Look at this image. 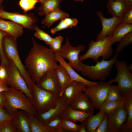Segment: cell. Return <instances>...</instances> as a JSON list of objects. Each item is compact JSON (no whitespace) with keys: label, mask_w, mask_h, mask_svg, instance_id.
Masks as SVG:
<instances>
[{"label":"cell","mask_w":132,"mask_h":132,"mask_svg":"<svg viewBox=\"0 0 132 132\" xmlns=\"http://www.w3.org/2000/svg\"><path fill=\"white\" fill-rule=\"evenodd\" d=\"M33 45L25 61V66L33 80L37 84L48 71L58 66L55 53L39 44L32 38Z\"/></svg>","instance_id":"cell-1"},{"label":"cell","mask_w":132,"mask_h":132,"mask_svg":"<svg viewBox=\"0 0 132 132\" xmlns=\"http://www.w3.org/2000/svg\"><path fill=\"white\" fill-rule=\"evenodd\" d=\"M17 39L7 34L3 41V48L8 60L11 62L17 68L32 92L35 83L32 80L25 66L22 63L18 53Z\"/></svg>","instance_id":"cell-2"},{"label":"cell","mask_w":132,"mask_h":132,"mask_svg":"<svg viewBox=\"0 0 132 132\" xmlns=\"http://www.w3.org/2000/svg\"><path fill=\"white\" fill-rule=\"evenodd\" d=\"M10 88V90L3 92L6 105L4 108L12 114L17 110H22L37 117L38 114L30 99L23 92Z\"/></svg>","instance_id":"cell-3"},{"label":"cell","mask_w":132,"mask_h":132,"mask_svg":"<svg viewBox=\"0 0 132 132\" xmlns=\"http://www.w3.org/2000/svg\"><path fill=\"white\" fill-rule=\"evenodd\" d=\"M118 54L109 60L102 59L94 66L89 65L80 61L81 72L83 76L93 80L104 81L109 76L116 60Z\"/></svg>","instance_id":"cell-4"},{"label":"cell","mask_w":132,"mask_h":132,"mask_svg":"<svg viewBox=\"0 0 132 132\" xmlns=\"http://www.w3.org/2000/svg\"><path fill=\"white\" fill-rule=\"evenodd\" d=\"M111 38V35L98 41H91L86 53L84 55H79V61L82 62L90 58L96 63L99 61L100 57L108 60L113 53Z\"/></svg>","instance_id":"cell-5"},{"label":"cell","mask_w":132,"mask_h":132,"mask_svg":"<svg viewBox=\"0 0 132 132\" xmlns=\"http://www.w3.org/2000/svg\"><path fill=\"white\" fill-rule=\"evenodd\" d=\"M32 93L33 105L38 114L44 112L55 106L61 98L59 94L41 89L36 83Z\"/></svg>","instance_id":"cell-6"},{"label":"cell","mask_w":132,"mask_h":132,"mask_svg":"<svg viewBox=\"0 0 132 132\" xmlns=\"http://www.w3.org/2000/svg\"><path fill=\"white\" fill-rule=\"evenodd\" d=\"M114 66L117 69V75L114 78L110 80L112 84L117 82L121 95L126 97L132 93V74L128 69L124 60L115 61Z\"/></svg>","instance_id":"cell-7"},{"label":"cell","mask_w":132,"mask_h":132,"mask_svg":"<svg viewBox=\"0 0 132 132\" xmlns=\"http://www.w3.org/2000/svg\"><path fill=\"white\" fill-rule=\"evenodd\" d=\"M110 80L100 81L97 84L87 86L83 92L88 97L94 109H100L105 101L110 85Z\"/></svg>","instance_id":"cell-8"},{"label":"cell","mask_w":132,"mask_h":132,"mask_svg":"<svg viewBox=\"0 0 132 132\" xmlns=\"http://www.w3.org/2000/svg\"><path fill=\"white\" fill-rule=\"evenodd\" d=\"M8 61L7 64L6 65L8 77L5 83L10 87L24 93L33 104L32 92L28 88L17 68L11 62Z\"/></svg>","instance_id":"cell-9"},{"label":"cell","mask_w":132,"mask_h":132,"mask_svg":"<svg viewBox=\"0 0 132 132\" xmlns=\"http://www.w3.org/2000/svg\"><path fill=\"white\" fill-rule=\"evenodd\" d=\"M0 18L11 21L28 30H33L38 21L37 17L34 13L27 14L5 11L3 6L0 7Z\"/></svg>","instance_id":"cell-10"},{"label":"cell","mask_w":132,"mask_h":132,"mask_svg":"<svg viewBox=\"0 0 132 132\" xmlns=\"http://www.w3.org/2000/svg\"><path fill=\"white\" fill-rule=\"evenodd\" d=\"M85 46L79 44L74 47L70 44L68 37L66 39L64 45H62L57 53L63 58L67 59L69 61L68 63L73 69L81 72L80 66V61L79 60V54L85 49Z\"/></svg>","instance_id":"cell-11"},{"label":"cell","mask_w":132,"mask_h":132,"mask_svg":"<svg viewBox=\"0 0 132 132\" xmlns=\"http://www.w3.org/2000/svg\"><path fill=\"white\" fill-rule=\"evenodd\" d=\"M107 114L108 117V132H121L127 118V113L123 104L115 110Z\"/></svg>","instance_id":"cell-12"},{"label":"cell","mask_w":132,"mask_h":132,"mask_svg":"<svg viewBox=\"0 0 132 132\" xmlns=\"http://www.w3.org/2000/svg\"><path fill=\"white\" fill-rule=\"evenodd\" d=\"M36 84L41 89L59 95V85L55 69L47 71Z\"/></svg>","instance_id":"cell-13"},{"label":"cell","mask_w":132,"mask_h":132,"mask_svg":"<svg viewBox=\"0 0 132 132\" xmlns=\"http://www.w3.org/2000/svg\"><path fill=\"white\" fill-rule=\"evenodd\" d=\"M96 14L100 20L102 26L101 31L97 36L96 41L99 40L111 35L116 27L121 23V18L112 17L106 18L100 11H97Z\"/></svg>","instance_id":"cell-14"},{"label":"cell","mask_w":132,"mask_h":132,"mask_svg":"<svg viewBox=\"0 0 132 132\" xmlns=\"http://www.w3.org/2000/svg\"><path fill=\"white\" fill-rule=\"evenodd\" d=\"M69 106L67 102L61 97L59 101L55 106L43 113L38 114L39 120L45 124L58 116Z\"/></svg>","instance_id":"cell-15"},{"label":"cell","mask_w":132,"mask_h":132,"mask_svg":"<svg viewBox=\"0 0 132 132\" xmlns=\"http://www.w3.org/2000/svg\"><path fill=\"white\" fill-rule=\"evenodd\" d=\"M87 86L79 82L71 81L66 88L61 97L65 99L69 105Z\"/></svg>","instance_id":"cell-16"},{"label":"cell","mask_w":132,"mask_h":132,"mask_svg":"<svg viewBox=\"0 0 132 132\" xmlns=\"http://www.w3.org/2000/svg\"><path fill=\"white\" fill-rule=\"evenodd\" d=\"M72 109L93 114L95 109L86 94L81 92L69 105Z\"/></svg>","instance_id":"cell-17"},{"label":"cell","mask_w":132,"mask_h":132,"mask_svg":"<svg viewBox=\"0 0 132 132\" xmlns=\"http://www.w3.org/2000/svg\"><path fill=\"white\" fill-rule=\"evenodd\" d=\"M12 123L17 132H31L27 113L19 110L14 112Z\"/></svg>","instance_id":"cell-18"},{"label":"cell","mask_w":132,"mask_h":132,"mask_svg":"<svg viewBox=\"0 0 132 132\" xmlns=\"http://www.w3.org/2000/svg\"><path fill=\"white\" fill-rule=\"evenodd\" d=\"M55 58L59 64L65 68L70 76L72 81H75L82 82L87 86L96 84L97 82L92 81L88 80L78 74L75 71L68 63L66 62L64 59L57 52L55 53Z\"/></svg>","instance_id":"cell-19"},{"label":"cell","mask_w":132,"mask_h":132,"mask_svg":"<svg viewBox=\"0 0 132 132\" xmlns=\"http://www.w3.org/2000/svg\"><path fill=\"white\" fill-rule=\"evenodd\" d=\"M0 30L17 39L23 33V28L10 21H6L0 18Z\"/></svg>","instance_id":"cell-20"},{"label":"cell","mask_w":132,"mask_h":132,"mask_svg":"<svg viewBox=\"0 0 132 132\" xmlns=\"http://www.w3.org/2000/svg\"><path fill=\"white\" fill-rule=\"evenodd\" d=\"M93 114L72 109L69 106L60 115L62 119H65L76 123L82 122Z\"/></svg>","instance_id":"cell-21"},{"label":"cell","mask_w":132,"mask_h":132,"mask_svg":"<svg viewBox=\"0 0 132 132\" xmlns=\"http://www.w3.org/2000/svg\"><path fill=\"white\" fill-rule=\"evenodd\" d=\"M129 7L123 0H109L106 5L108 11L112 17L120 18Z\"/></svg>","instance_id":"cell-22"},{"label":"cell","mask_w":132,"mask_h":132,"mask_svg":"<svg viewBox=\"0 0 132 132\" xmlns=\"http://www.w3.org/2000/svg\"><path fill=\"white\" fill-rule=\"evenodd\" d=\"M132 32V24L121 23L115 28L111 35V44L119 42L125 36Z\"/></svg>","instance_id":"cell-23"},{"label":"cell","mask_w":132,"mask_h":132,"mask_svg":"<svg viewBox=\"0 0 132 132\" xmlns=\"http://www.w3.org/2000/svg\"><path fill=\"white\" fill-rule=\"evenodd\" d=\"M62 0H39L40 5L38 9L40 16H45L50 12L59 8Z\"/></svg>","instance_id":"cell-24"},{"label":"cell","mask_w":132,"mask_h":132,"mask_svg":"<svg viewBox=\"0 0 132 132\" xmlns=\"http://www.w3.org/2000/svg\"><path fill=\"white\" fill-rule=\"evenodd\" d=\"M123 105L127 114L126 122L122 127L121 132H132V93L126 96Z\"/></svg>","instance_id":"cell-25"},{"label":"cell","mask_w":132,"mask_h":132,"mask_svg":"<svg viewBox=\"0 0 132 132\" xmlns=\"http://www.w3.org/2000/svg\"><path fill=\"white\" fill-rule=\"evenodd\" d=\"M55 69L59 85V95L61 97L64 90L72 80L66 70L60 64Z\"/></svg>","instance_id":"cell-26"},{"label":"cell","mask_w":132,"mask_h":132,"mask_svg":"<svg viewBox=\"0 0 132 132\" xmlns=\"http://www.w3.org/2000/svg\"><path fill=\"white\" fill-rule=\"evenodd\" d=\"M41 22V23L48 27H50L55 22L68 17L69 14L60 8L53 11L45 16Z\"/></svg>","instance_id":"cell-27"},{"label":"cell","mask_w":132,"mask_h":132,"mask_svg":"<svg viewBox=\"0 0 132 132\" xmlns=\"http://www.w3.org/2000/svg\"><path fill=\"white\" fill-rule=\"evenodd\" d=\"M99 110L97 113L91 115L85 120L87 132H94L103 120L106 114Z\"/></svg>","instance_id":"cell-28"},{"label":"cell","mask_w":132,"mask_h":132,"mask_svg":"<svg viewBox=\"0 0 132 132\" xmlns=\"http://www.w3.org/2000/svg\"><path fill=\"white\" fill-rule=\"evenodd\" d=\"M27 114L31 132H55L39 121L36 116Z\"/></svg>","instance_id":"cell-29"},{"label":"cell","mask_w":132,"mask_h":132,"mask_svg":"<svg viewBox=\"0 0 132 132\" xmlns=\"http://www.w3.org/2000/svg\"><path fill=\"white\" fill-rule=\"evenodd\" d=\"M78 23L77 19L66 17L61 20L56 26L51 29L50 32L52 34H55L60 31L68 28H72L76 26Z\"/></svg>","instance_id":"cell-30"},{"label":"cell","mask_w":132,"mask_h":132,"mask_svg":"<svg viewBox=\"0 0 132 132\" xmlns=\"http://www.w3.org/2000/svg\"><path fill=\"white\" fill-rule=\"evenodd\" d=\"M125 97L121 95L117 85H111L104 102L115 100H124Z\"/></svg>","instance_id":"cell-31"},{"label":"cell","mask_w":132,"mask_h":132,"mask_svg":"<svg viewBox=\"0 0 132 132\" xmlns=\"http://www.w3.org/2000/svg\"><path fill=\"white\" fill-rule=\"evenodd\" d=\"M124 100L104 102L100 109L102 110L105 114H108L115 110L122 105L123 103Z\"/></svg>","instance_id":"cell-32"},{"label":"cell","mask_w":132,"mask_h":132,"mask_svg":"<svg viewBox=\"0 0 132 132\" xmlns=\"http://www.w3.org/2000/svg\"><path fill=\"white\" fill-rule=\"evenodd\" d=\"M35 31L34 36L38 39L44 41L45 44L49 45L53 39L48 34L40 29L37 26L35 25L34 28Z\"/></svg>","instance_id":"cell-33"},{"label":"cell","mask_w":132,"mask_h":132,"mask_svg":"<svg viewBox=\"0 0 132 132\" xmlns=\"http://www.w3.org/2000/svg\"><path fill=\"white\" fill-rule=\"evenodd\" d=\"M39 0H19L18 5L23 12L26 13L35 9Z\"/></svg>","instance_id":"cell-34"},{"label":"cell","mask_w":132,"mask_h":132,"mask_svg":"<svg viewBox=\"0 0 132 132\" xmlns=\"http://www.w3.org/2000/svg\"><path fill=\"white\" fill-rule=\"evenodd\" d=\"M14 116L3 107H0V127L11 122Z\"/></svg>","instance_id":"cell-35"},{"label":"cell","mask_w":132,"mask_h":132,"mask_svg":"<svg viewBox=\"0 0 132 132\" xmlns=\"http://www.w3.org/2000/svg\"><path fill=\"white\" fill-rule=\"evenodd\" d=\"M115 50L116 53L118 54L132 42V32L128 34L119 42Z\"/></svg>","instance_id":"cell-36"},{"label":"cell","mask_w":132,"mask_h":132,"mask_svg":"<svg viewBox=\"0 0 132 132\" xmlns=\"http://www.w3.org/2000/svg\"><path fill=\"white\" fill-rule=\"evenodd\" d=\"M62 119L58 116L45 123L48 127L54 130L55 132H64L62 127Z\"/></svg>","instance_id":"cell-37"},{"label":"cell","mask_w":132,"mask_h":132,"mask_svg":"<svg viewBox=\"0 0 132 132\" xmlns=\"http://www.w3.org/2000/svg\"><path fill=\"white\" fill-rule=\"evenodd\" d=\"M62 128L64 132L69 131L71 132H78L79 125L71 121L65 119H62Z\"/></svg>","instance_id":"cell-38"},{"label":"cell","mask_w":132,"mask_h":132,"mask_svg":"<svg viewBox=\"0 0 132 132\" xmlns=\"http://www.w3.org/2000/svg\"><path fill=\"white\" fill-rule=\"evenodd\" d=\"M63 41V37L58 36L53 38L52 42L49 45L50 48L55 53L58 52L62 46V44Z\"/></svg>","instance_id":"cell-39"},{"label":"cell","mask_w":132,"mask_h":132,"mask_svg":"<svg viewBox=\"0 0 132 132\" xmlns=\"http://www.w3.org/2000/svg\"><path fill=\"white\" fill-rule=\"evenodd\" d=\"M121 23L132 24V7H129L121 18Z\"/></svg>","instance_id":"cell-40"},{"label":"cell","mask_w":132,"mask_h":132,"mask_svg":"<svg viewBox=\"0 0 132 132\" xmlns=\"http://www.w3.org/2000/svg\"><path fill=\"white\" fill-rule=\"evenodd\" d=\"M7 33L0 30V60L1 62L4 63L6 65L8 61L4 55L3 48V41L5 36Z\"/></svg>","instance_id":"cell-41"},{"label":"cell","mask_w":132,"mask_h":132,"mask_svg":"<svg viewBox=\"0 0 132 132\" xmlns=\"http://www.w3.org/2000/svg\"><path fill=\"white\" fill-rule=\"evenodd\" d=\"M94 132H108V117L107 114H105L103 120Z\"/></svg>","instance_id":"cell-42"},{"label":"cell","mask_w":132,"mask_h":132,"mask_svg":"<svg viewBox=\"0 0 132 132\" xmlns=\"http://www.w3.org/2000/svg\"><path fill=\"white\" fill-rule=\"evenodd\" d=\"M7 77L6 66L4 63L1 62L0 65V81L5 83Z\"/></svg>","instance_id":"cell-43"},{"label":"cell","mask_w":132,"mask_h":132,"mask_svg":"<svg viewBox=\"0 0 132 132\" xmlns=\"http://www.w3.org/2000/svg\"><path fill=\"white\" fill-rule=\"evenodd\" d=\"M0 132H17L13 126L12 121L1 127Z\"/></svg>","instance_id":"cell-44"},{"label":"cell","mask_w":132,"mask_h":132,"mask_svg":"<svg viewBox=\"0 0 132 132\" xmlns=\"http://www.w3.org/2000/svg\"><path fill=\"white\" fill-rule=\"evenodd\" d=\"M6 105V100L3 92H0V106L5 108Z\"/></svg>","instance_id":"cell-45"},{"label":"cell","mask_w":132,"mask_h":132,"mask_svg":"<svg viewBox=\"0 0 132 132\" xmlns=\"http://www.w3.org/2000/svg\"><path fill=\"white\" fill-rule=\"evenodd\" d=\"M10 88L4 82L0 81V92L9 91Z\"/></svg>","instance_id":"cell-46"},{"label":"cell","mask_w":132,"mask_h":132,"mask_svg":"<svg viewBox=\"0 0 132 132\" xmlns=\"http://www.w3.org/2000/svg\"><path fill=\"white\" fill-rule=\"evenodd\" d=\"M85 120L81 122L79 125V128L78 132H87Z\"/></svg>","instance_id":"cell-47"},{"label":"cell","mask_w":132,"mask_h":132,"mask_svg":"<svg viewBox=\"0 0 132 132\" xmlns=\"http://www.w3.org/2000/svg\"><path fill=\"white\" fill-rule=\"evenodd\" d=\"M130 7H132V0H123Z\"/></svg>","instance_id":"cell-48"},{"label":"cell","mask_w":132,"mask_h":132,"mask_svg":"<svg viewBox=\"0 0 132 132\" xmlns=\"http://www.w3.org/2000/svg\"><path fill=\"white\" fill-rule=\"evenodd\" d=\"M128 69L132 73V64H130L129 66H128Z\"/></svg>","instance_id":"cell-49"},{"label":"cell","mask_w":132,"mask_h":132,"mask_svg":"<svg viewBox=\"0 0 132 132\" xmlns=\"http://www.w3.org/2000/svg\"><path fill=\"white\" fill-rule=\"evenodd\" d=\"M4 0H0V6L2 5Z\"/></svg>","instance_id":"cell-50"},{"label":"cell","mask_w":132,"mask_h":132,"mask_svg":"<svg viewBox=\"0 0 132 132\" xmlns=\"http://www.w3.org/2000/svg\"><path fill=\"white\" fill-rule=\"evenodd\" d=\"M76 1H80L82 2L84 1V0H74Z\"/></svg>","instance_id":"cell-51"},{"label":"cell","mask_w":132,"mask_h":132,"mask_svg":"<svg viewBox=\"0 0 132 132\" xmlns=\"http://www.w3.org/2000/svg\"></svg>","instance_id":"cell-52"},{"label":"cell","mask_w":132,"mask_h":132,"mask_svg":"<svg viewBox=\"0 0 132 132\" xmlns=\"http://www.w3.org/2000/svg\"><path fill=\"white\" fill-rule=\"evenodd\" d=\"M1 6V5H0V7Z\"/></svg>","instance_id":"cell-53"}]
</instances>
